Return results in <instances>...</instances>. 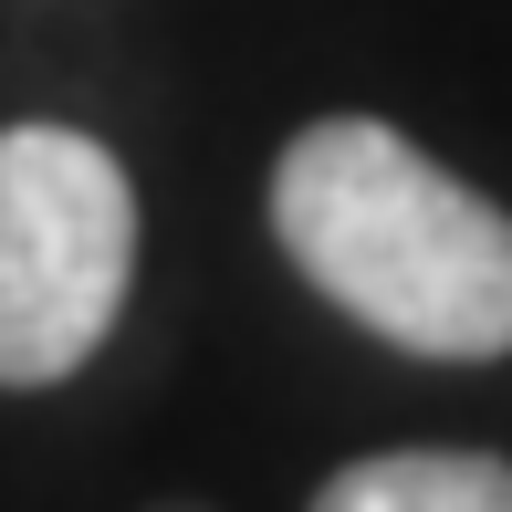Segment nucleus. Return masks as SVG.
<instances>
[{"mask_svg": "<svg viewBox=\"0 0 512 512\" xmlns=\"http://www.w3.org/2000/svg\"><path fill=\"white\" fill-rule=\"evenodd\" d=\"M272 241L345 324L429 366L512 356V209L377 115H314L272 157Z\"/></svg>", "mask_w": 512, "mask_h": 512, "instance_id": "obj_1", "label": "nucleus"}, {"mask_svg": "<svg viewBox=\"0 0 512 512\" xmlns=\"http://www.w3.org/2000/svg\"><path fill=\"white\" fill-rule=\"evenodd\" d=\"M136 293V178L63 115L0 126V387L32 398L105 356Z\"/></svg>", "mask_w": 512, "mask_h": 512, "instance_id": "obj_2", "label": "nucleus"}, {"mask_svg": "<svg viewBox=\"0 0 512 512\" xmlns=\"http://www.w3.org/2000/svg\"><path fill=\"white\" fill-rule=\"evenodd\" d=\"M147 512H209V502H147Z\"/></svg>", "mask_w": 512, "mask_h": 512, "instance_id": "obj_4", "label": "nucleus"}, {"mask_svg": "<svg viewBox=\"0 0 512 512\" xmlns=\"http://www.w3.org/2000/svg\"><path fill=\"white\" fill-rule=\"evenodd\" d=\"M304 512H512L502 450H377L345 460Z\"/></svg>", "mask_w": 512, "mask_h": 512, "instance_id": "obj_3", "label": "nucleus"}]
</instances>
